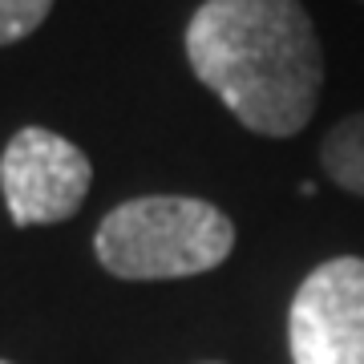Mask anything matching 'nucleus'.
<instances>
[{
	"mask_svg": "<svg viewBox=\"0 0 364 364\" xmlns=\"http://www.w3.org/2000/svg\"><path fill=\"white\" fill-rule=\"evenodd\" d=\"M0 364H9V360H0Z\"/></svg>",
	"mask_w": 364,
	"mask_h": 364,
	"instance_id": "obj_7",
	"label": "nucleus"
},
{
	"mask_svg": "<svg viewBox=\"0 0 364 364\" xmlns=\"http://www.w3.org/2000/svg\"><path fill=\"white\" fill-rule=\"evenodd\" d=\"M320 166L340 191L364 198V114L344 117L320 146Z\"/></svg>",
	"mask_w": 364,
	"mask_h": 364,
	"instance_id": "obj_5",
	"label": "nucleus"
},
{
	"mask_svg": "<svg viewBox=\"0 0 364 364\" xmlns=\"http://www.w3.org/2000/svg\"><path fill=\"white\" fill-rule=\"evenodd\" d=\"M93 182L85 150L69 138L25 126L0 154V191L16 227H49L77 215Z\"/></svg>",
	"mask_w": 364,
	"mask_h": 364,
	"instance_id": "obj_3",
	"label": "nucleus"
},
{
	"mask_svg": "<svg viewBox=\"0 0 364 364\" xmlns=\"http://www.w3.org/2000/svg\"><path fill=\"white\" fill-rule=\"evenodd\" d=\"M235 247V223L207 198L146 195L114 207L93 251L117 279H186L219 267Z\"/></svg>",
	"mask_w": 364,
	"mask_h": 364,
	"instance_id": "obj_2",
	"label": "nucleus"
},
{
	"mask_svg": "<svg viewBox=\"0 0 364 364\" xmlns=\"http://www.w3.org/2000/svg\"><path fill=\"white\" fill-rule=\"evenodd\" d=\"M53 0H0V45L25 41L49 16Z\"/></svg>",
	"mask_w": 364,
	"mask_h": 364,
	"instance_id": "obj_6",
	"label": "nucleus"
},
{
	"mask_svg": "<svg viewBox=\"0 0 364 364\" xmlns=\"http://www.w3.org/2000/svg\"><path fill=\"white\" fill-rule=\"evenodd\" d=\"M186 61L239 126L291 138L312 122L324 53L299 0H207L186 25Z\"/></svg>",
	"mask_w": 364,
	"mask_h": 364,
	"instance_id": "obj_1",
	"label": "nucleus"
},
{
	"mask_svg": "<svg viewBox=\"0 0 364 364\" xmlns=\"http://www.w3.org/2000/svg\"><path fill=\"white\" fill-rule=\"evenodd\" d=\"M287 344L291 364H364V259H328L299 284Z\"/></svg>",
	"mask_w": 364,
	"mask_h": 364,
	"instance_id": "obj_4",
	"label": "nucleus"
}]
</instances>
